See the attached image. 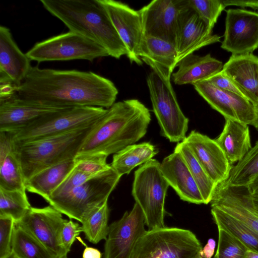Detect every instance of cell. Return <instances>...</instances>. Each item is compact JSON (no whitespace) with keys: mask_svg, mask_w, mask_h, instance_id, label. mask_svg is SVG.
I'll use <instances>...</instances> for the list:
<instances>
[{"mask_svg":"<svg viewBox=\"0 0 258 258\" xmlns=\"http://www.w3.org/2000/svg\"><path fill=\"white\" fill-rule=\"evenodd\" d=\"M211 213L218 228L236 237L248 250L258 253V232L217 208L212 207Z\"/></svg>","mask_w":258,"mask_h":258,"instance_id":"cell-30","label":"cell"},{"mask_svg":"<svg viewBox=\"0 0 258 258\" xmlns=\"http://www.w3.org/2000/svg\"><path fill=\"white\" fill-rule=\"evenodd\" d=\"M82 232L81 226L72 220H67L63 224L60 233L62 245L68 253L75 239Z\"/></svg>","mask_w":258,"mask_h":258,"instance_id":"cell-40","label":"cell"},{"mask_svg":"<svg viewBox=\"0 0 258 258\" xmlns=\"http://www.w3.org/2000/svg\"><path fill=\"white\" fill-rule=\"evenodd\" d=\"M21 164L10 133L0 132V187L26 190Z\"/></svg>","mask_w":258,"mask_h":258,"instance_id":"cell-25","label":"cell"},{"mask_svg":"<svg viewBox=\"0 0 258 258\" xmlns=\"http://www.w3.org/2000/svg\"><path fill=\"white\" fill-rule=\"evenodd\" d=\"M207 80L209 81L214 86L220 89L233 93L246 98L242 90L222 71Z\"/></svg>","mask_w":258,"mask_h":258,"instance_id":"cell-41","label":"cell"},{"mask_svg":"<svg viewBox=\"0 0 258 258\" xmlns=\"http://www.w3.org/2000/svg\"><path fill=\"white\" fill-rule=\"evenodd\" d=\"M223 65L222 61L213 57L210 53L204 56L191 53L178 62V69L171 77L175 84L192 85L207 80L221 72Z\"/></svg>","mask_w":258,"mask_h":258,"instance_id":"cell-24","label":"cell"},{"mask_svg":"<svg viewBox=\"0 0 258 258\" xmlns=\"http://www.w3.org/2000/svg\"><path fill=\"white\" fill-rule=\"evenodd\" d=\"M183 141L216 184L228 179L232 166L215 140L192 131Z\"/></svg>","mask_w":258,"mask_h":258,"instance_id":"cell-18","label":"cell"},{"mask_svg":"<svg viewBox=\"0 0 258 258\" xmlns=\"http://www.w3.org/2000/svg\"><path fill=\"white\" fill-rule=\"evenodd\" d=\"M157 153L155 146L149 142L130 145L113 155L110 165L121 176L152 159Z\"/></svg>","mask_w":258,"mask_h":258,"instance_id":"cell-28","label":"cell"},{"mask_svg":"<svg viewBox=\"0 0 258 258\" xmlns=\"http://www.w3.org/2000/svg\"><path fill=\"white\" fill-rule=\"evenodd\" d=\"M257 93H258V77H257Z\"/></svg>","mask_w":258,"mask_h":258,"instance_id":"cell-50","label":"cell"},{"mask_svg":"<svg viewBox=\"0 0 258 258\" xmlns=\"http://www.w3.org/2000/svg\"><path fill=\"white\" fill-rule=\"evenodd\" d=\"M66 107L49 106L24 100L17 93L0 100V132L14 133L40 118Z\"/></svg>","mask_w":258,"mask_h":258,"instance_id":"cell-20","label":"cell"},{"mask_svg":"<svg viewBox=\"0 0 258 258\" xmlns=\"http://www.w3.org/2000/svg\"><path fill=\"white\" fill-rule=\"evenodd\" d=\"M107 109L93 106L75 107L53 112L14 133L15 143H24L58 135L95 123Z\"/></svg>","mask_w":258,"mask_h":258,"instance_id":"cell-9","label":"cell"},{"mask_svg":"<svg viewBox=\"0 0 258 258\" xmlns=\"http://www.w3.org/2000/svg\"><path fill=\"white\" fill-rule=\"evenodd\" d=\"M102 253L97 249L86 245L83 253V258H101Z\"/></svg>","mask_w":258,"mask_h":258,"instance_id":"cell-44","label":"cell"},{"mask_svg":"<svg viewBox=\"0 0 258 258\" xmlns=\"http://www.w3.org/2000/svg\"><path fill=\"white\" fill-rule=\"evenodd\" d=\"M216 246V242L212 238L208 239L206 244L202 248L200 254L203 258H212Z\"/></svg>","mask_w":258,"mask_h":258,"instance_id":"cell-43","label":"cell"},{"mask_svg":"<svg viewBox=\"0 0 258 258\" xmlns=\"http://www.w3.org/2000/svg\"><path fill=\"white\" fill-rule=\"evenodd\" d=\"M192 85L197 92L225 119L252 125L255 118V107L246 98L220 89L208 80Z\"/></svg>","mask_w":258,"mask_h":258,"instance_id":"cell-16","label":"cell"},{"mask_svg":"<svg viewBox=\"0 0 258 258\" xmlns=\"http://www.w3.org/2000/svg\"><path fill=\"white\" fill-rule=\"evenodd\" d=\"M163 176L180 199L196 204H204L199 187L184 160L176 151L165 157L160 163Z\"/></svg>","mask_w":258,"mask_h":258,"instance_id":"cell-21","label":"cell"},{"mask_svg":"<svg viewBox=\"0 0 258 258\" xmlns=\"http://www.w3.org/2000/svg\"><path fill=\"white\" fill-rule=\"evenodd\" d=\"M145 225L143 211L135 203L130 212L126 211L109 225L104 258H131L137 241L147 231Z\"/></svg>","mask_w":258,"mask_h":258,"instance_id":"cell-12","label":"cell"},{"mask_svg":"<svg viewBox=\"0 0 258 258\" xmlns=\"http://www.w3.org/2000/svg\"><path fill=\"white\" fill-rule=\"evenodd\" d=\"M107 157L103 154L76 156L75 167L85 173L96 175L110 167V164L107 163Z\"/></svg>","mask_w":258,"mask_h":258,"instance_id":"cell-38","label":"cell"},{"mask_svg":"<svg viewBox=\"0 0 258 258\" xmlns=\"http://www.w3.org/2000/svg\"><path fill=\"white\" fill-rule=\"evenodd\" d=\"M120 177L110 166L69 191L50 198L47 202L61 213L82 223L108 201Z\"/></svg>","mask_w":258,"mask_h":258,"instance_id":"cell-6","label":"cell"},{"mask_svg":"<svg viewBox=\"0 0 258 258\" xmlns=\"http://www.w3.org/2000/svg\"><path fill=\"white\" fill-rule=\"evenodd\" d=\"M118 91L110 80L91 71L31 67L18 87L22 100L56 107L110 108Z\"/></svg>","mask_w":258,"mask_h":258,"instance_id":"cell-1","label":"cell"},{"mask_svg":"<svg viewBox=\"0 0 258 258\" xmlns=\"http://www.w3.org/2000/svg\"><path fill=\"white\" fill-rule=\"evenodd\" d=\"M246 258H258V253L248 250L246 253Z\"/></svg>","mask_w":258,"mask_h":258,"instance_id":"cell-47","label":"cell"},{"mask_svg":"<svg viewBox=\"0 0 258 258\" xmlns=\"http://www.w3.org/2000/svg\"><path fill=\"white\" fill-rule=\"evenodd\" d=\"M151 120L149 109L138 99L115 102L97 121L76 156L114 154L142 139Z\"/></svg>","mask_w":258,"mask_h":258,"instance_id":"cell-2","label":"cell"},{"mask_svg":"<svg viewBox=\"0 0 258 258\" xmlns=\"http://www.w3.org/2000/svg\"><path fill=\"white\" fill-rule=\"evenodd\" d=\"M226 12L221 47L232 55L251 53L258 48V13L240 9Z\"/></svg>","mask_w":258,"mask_h":258,"instance_id":"cell-13","label":"cell"},{"mask_svg":"<svg viewBox=\"0 0 258 258\" xmlns=\"http://www.w3.org/2000/svg\"><path fill=\"white\" fill-rule=\"evenodd\" d=\"M222 72L244 93L254 105L258 103V57L251 53L231 55Z\"/></svg>","mask_w":258,"mask_h":258,"instance_id":"cell-23","label":"cell"},{"mask_svg":"<svg viewBox=\"0 0 258 258\" xmlns=\"http://www.w3.org/2000/svg\"><path fill=\"white\" fill-rule=\"evenodd\" d=\"M97 121L58 135L24 143L14 142L25 180L43 169L75 158Z\"/></svg>","mask_w":258,"mask_h":258,"instance_id":"cell-4","label":"cell"},{"mask_svg":"<svg viewBox=\"0 0 258 258\" xmlns=\"http://www.w3.org/2000/svg\"><path fill=\"white\" fill-rule=\"evenodd\" d=\"M174 150L179 152L184 160L199 187L204 204L210 203L217 184L208 175L184 141L178 143Z\"/></svg>","mask_w":258,"mask_h":258,"instance_id":"cell-32","label":"cell"},{"mask_svg":"<svg viewBox=\"0 0 258 258\" xmlns=\"http://www.w3.org/2000/svg\"><path fill=\"white\" fill-rule=\"evenodd\" d=\"M66 258H67V257H66Z\"/></svg>","mask_w":258,"mask_h":258,"instance_id":"cell-52","label":"cell"},{"mask_svg":"<svg viewBox=\"0 0 258 258\" xmlns=\"http://www.w3.org/2000/svg\"><path fill=\"white\" fill-rule=\"evenodd\" d=\"M5 258H17V257L13 253H12L10 255Z\"/></svg>","mask_w":258,"mask_h":258,"instance_id":"cell-49","label":"cell"},{"mask_svg":"<svg viewBox=\"0 0 258 258\" xmlns=\"http://www.w3.org/2000/svg\"><path fill=\"white\" fill-rule=\"evenodd\" d=\"M139 56L160 65L172 74L178 63L175 45L166 40L152 36H144Z\"/></svg>","mask_w":258,"mask_h":258,"instance_id":"cell-29","label":"cell"},{"mask_svg":"<svg viewBox=\"0 0 258 258\" xmlns=\"http://www.w3.org/2000/svg\"><path fill=\"white\" fill-rule=\"evenodd\" d=\"M74 159L66 160L36 173L25 181L26 190L40 196L47 201L74 167Z\"/></svg>","mask_w":258,"mask_h":258,"instance_id":"cell-27","label":"cell"},{"mask_svg":"<svg viewBox=\"0 0 258 258\" xmlns=\"http://www.w3.org/2000/svg\"><path fill=\"white\" fill-rule=\"evenodd\" d=\"M109 16L118 36L127 50V57L131 63L142 65L139 56L144 37L140 14L127 5L114 0H98Z\"/></svg>","mask_w":258,"mask_h":258,"instance_id":"cell-14","label":"cell"},{"mask_svg":"<svg viewBox=\"0 0 258 258\" xmlns=\"http://www.w3.org/2000/svg\"><path fill=\"white\" fill-rule=\"evenodd\" d=\"M247 187L249 192L252 196H258V177Z\"/></svg>","mask_w":258,"mask_h":258,"instance_id":"cell-45","label":"cell"},{"mask_svg":"<svg viewBox=\"0 0 258 258\" xmlns=\"http://www.w3.org/2000/svg\"><path fill=\"white\" fill-rule=\"evenodd\" d=\"M202 248L189 230L165 227L147 230L137 241L131 258H199Z\"/></svg>","mask_w":258,"mask_h":258,"instance_id":"cell-7","label":"cell"},{"mask_svg":"<svg viewBox=\"0 0 258 258\" xmlns=\"http://www.w3.org/2000/svg\"><path fill=\"white\" fill-rule=\"evenodd\" d=\"M218 243L214 258H246V247L226 231L218 228Z\"/></svg>","mask_w":258,"mask_h":258,"instance_id":"cell-36","label":"cell"},{"mask_svg":"<svg viewBox=\"0 0 258 258\" xmlns=\"http://www.w3.org/2000/svg\"><path fill=\"white\" fill-rule=\"evenodd\" d=\"M225 7L229 6L250 8L258 11V0H222Z\"/></svg>","mask_w":258,"mask_h":258,"instance_id":"cell-42","label":"cell"},{"mask_svg":"<svg viewBox=\"0 0 258 258\" xmlns=\"http://www.w3.org/2000/svg\"><path fill=\"white\" fill-rule=\"evenodd\" d=\"M210 203L258 232V212L247 187L230 186L226 181L219 184Z\"/></svg>","mask_w":258,"mask_h":258,"instance_id":"cell-19","label":"cell"},{"mask_svg":"<svg viewBox=\"0 0 258 258\" xmlns=\"http://www.w3.org/2000/svg\"><path fill=\"white\" fill-rule=\"evenodd\" d=\"M142 60L153 70L147 76V83L161 135L171 142L183 141L186 138L189 119L178 103L170 81L172 74L151 60Z\"/></svg>","mask_w":258,"mask_h":258,"instance_id":"cell-5","label":"cell"},{"mask_svg":"<svg viewBox=\"0 0 258 258\" xmlns=\"http://www.w3.org/2000/svg\"><path fill=\"white\" fill-rule=\"evenodd\" d=\"M169 186L160 169V163L152 159L134 173L132 194L141 208L148 230L165 227V199Z\"/></svg>","mask_w":258,"mask_h":258,"instance_id":"cell-8","label":"cell"},{"mask_svg":"<svg viewBox=\"0 0 258 258\" xmlns=\"http://www.w3.org/2000/svg\"><path fill=\"white\" fill-rule=\"evenodd\" d=\"M220 38L212 34V31L187 0H181L175 42L178 62L203 47L220 42Z\"/></svg>","mask_w":258,"mask_h":258,"instance_id":"cell-15","label":"cell"},{"mask_svg":"<svg viewBox=\"0 0 258 258\" xmlns=\"http://www.w3.org/2000/svg\"><path fill=\"white\" fill-rule=\"evenodd\" d=\"M67 221L62 213L49 205L41 208L31 207L15 225L29 232L56 258H66L68 253L62 245L60 233Z\"/></svg>","mask_w":258,"mask_h":258,"instance_id":"cell-11","label":"cell"},{"mask_svg":"<svg viewBox=\"0 0 258 258\" xmlns=\"http://www.w3.org/2000/svg\"><path fill=\"white\" fill-rule=\"evenodd\" d=\"M15 222L9 216H0V258L12 253V239Z\"/></svg>","mask_w":258,"mask_h":258,"instance_id":"cell-39","label":"cell"},{"mask_svg":"<svg viewBox=\"0 0 258 258\" xmlns=\"http://www.w3.org/2000/svg\"><path fill=\"white\" fill-rule=\"evenodd\" d=\"M254 107L255 111V118L252 125L258 131V103L254 106Z\"/></svg>","mask_w":258,"mask_h":258,"instance_id":"cell-46","label":"cell"},{"mask_svg":"<svg viewBox=\"0 0 258 258\" xmlns=\"http://www.w3.org/2000/svg\"><path fill=\"white\" fill-rule=\"evenodd\" d=\"M12 253L17 258H56L29 232L16 225L13 234Z\"/></svg>","mask_w":258,"mask_h":258,"instance_id":"cell-31","label":"cell"},{"mask_svg":"<svg viewBox=\"0 0 258 258\" xmlns=\"http://www.w3.org/2000/svg\"><path fill=\"white\" fill-rule=\"evenodd\" d=\"M251 198L253 206L255 210L258 212V196H253L251 195Z\"/></svg>","mask_w":258,"mask_h":258,"instance_id":"cell-48","label":"cell"},{"mask_svg":"<svg viewBox=\"0 0 258 258\" xmlns=\"http://www.w3.org/2000/svg\"><path fill=\"white\" fill-rule=\"evenodd\" d=\"M31 207L26 190H8L0 187V216L11 217L16 223Z\"/></svg>","mask_w":258,"mask_h":258,"instance_id":"cell-34","label":"cell"},{"mask_svg":"<svg viewBox=\"0 0 258 258\" xmlns=\"http://www.w3.org/2000/svg\"><path fill=\"white\" fill-rule=\"evenodd\" d=\"M30 60L20 49L10 29L0 26V79L11 81L18 87L31 67Z\"/></svg>","mask_w":258,"mask_h":258,"instance_id":"cell-22","label":"cell"},{"mask_svg":"<svg viewBox=\"0 0 258 258\" xmlns=\"http://www.w3.org/2000/svg\"><path fill=\"white\" fill-rule=\"evenodd\" d=\"M181 0H154L142 8L144 36L159 38L175 45Z\"/></svg>","mask_w":258,"mask_h":258,"instance_id":"cell-17","label":"cell"},{"mask_svg":"<svg viewBox=\"0 0 258 258\" xmlns=\"http://www.w3.org/2000/svg\"><path fill=\"white\" fill-rule=\"evenodd\" d=\"M199 258H203V257L200 255Z\"/></svg>","mask_w":258,"mask_h":258,"instance_id":"cell-51","label":"cell"},{"mask_svg":"<svg viewBox=\"0 0 258 258\" xmlns=\"http://www.w3.org/2000/svg\"><path fill=\"white\" fill-rule=\"evenodd\" d=\"M30 60L38 63L50 61L95 59L109 56L97 43L69 31L36 43L26 53Z\"/></svg>","mask_w":258,"mask_h":258,"instance_id":"cell-10","label":"cell"},{"mask_svg":"<svg viewBox=\"0 0 258 258\" xmlns=\"http://www.w3.org/2000/svg\"><path fill=\"white\" fill-rule=\"evenodd\" d=\"M214 140L232 166L240 161L252 147L248 125L231 119H225L223 131Z\"/></svg>","mask_w":258,"mask_h":258,"instance_id":"cell-26","label":"cell"},{"mask_svg":"<svg viewBox=\"0 0 258 258\" xmlns=\"http://www.w3.org/2000/svg\"><path fill=\"white\" fill-rule=\"evenodd\" d=\"M258 177V141L244 157L232 166L226 182L232 186L247 187Z\"/></svg>","mask_w":258,"mask_h":258,"instance_id":"cell-33","label":"cell"},{"mask_svg":"<svg viewBox=\"0 0 258 258\" xmlns=\"http://www.w3.org/2000/svg\"><path fill=\"white\" fill-rule=\"evenodd\" d=\"M188 4L206 23L211 30L226 8L222 0H187Z\"/></svg>","mask_w":258,"mask_h":258,"instance_id":"cell-37","label":"cell"},{"mask_svg":"<svg viewBox=\"0 0 258 258\" xmlns=\"http://www.w3.org/2000/svg\"><path fill=\"white\" fill-rule=\"evenodd\" d=\"M43 8L72 32L103 47L119 59L127 50L98 0H40Z\"/></svg>","mask_w":258,"mask_h":258,"instance_id":"cell-3","label":"cell"},{"mask_svg":"<svg viewBox=\"0 0 258 258\" xmlns=\"http://www.w3.org/2000/svg\"><path fill=\"white\" fill-rule=\"evenodd\" d=\"M109 212L107 201L82 223V232L87 240L97 244L107 239L109 231Z\"/></svg>","mask_w":258,"mask_h":258,"instance_id":"cell-35","label":"cell"}]
</instances>
